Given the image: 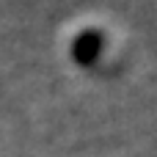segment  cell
Wrapping results in <instances>:
<instances>
[{"label":"cell","mask_w":157,"mask_h":157,"mask_svg":"<svg viewBox=\"0 0 157 157\" xmlns=\"http://www.w3.org/2000/svg\"><path fill=\"white\" fill-rule=\"evenodd\" d=\"M102 41H105L102 33L94 30V28H88V30H83V33L75 36L69 52H72V58H75L80 66H91V63L102 55Z\"/></svg>","instance_id":"1"}]
</instances>
